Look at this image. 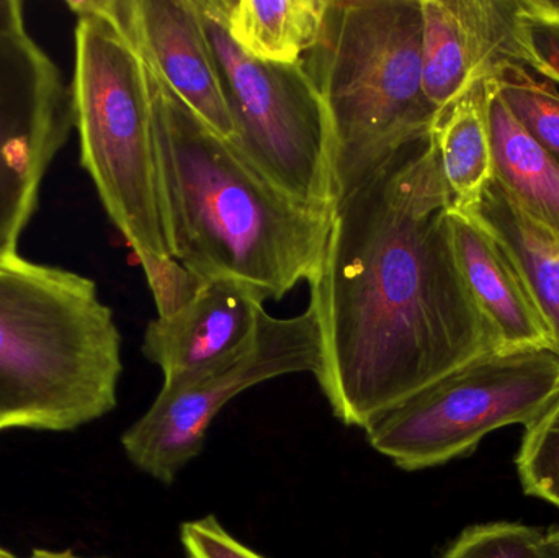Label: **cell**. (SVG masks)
I'll use <instances>...</instances> for the list:
<instances>
[{"label":"cell","mask_w":559,"mask_h":558,"mask_svg":"<svg viewBox=\"0 0 559 558\" xmlns=\"http://www.w3.org/2000/svg\"><path fill=\"white\" fill-rule=\"evenodd\" d=\"M450 209L433 130L338 199L309 307L321 330L314 379L342 425L367 429L498 351L460 272Z\"/></svg>","instance_id":"cell-1"},{"label":"cell","mask_w":559,"mask_h":558,"mask_svg":"<svg viewBox=\"0 0 559 558\" xmlns=\"http://www.w3.org/2000/svg\"><path fill=\"white\" fill-rule=\"evenodd\" d=\"M154 138L173 256L203 281L282 300L321 269L332 215L286 195L150 68Z\"/></svg>","instance_id":"cell-2"},{"label":"cell","mask_w":559,"mask_h":558,"mask_svg":"<svg viewBox=\"0 0 559 558\" xmlns=\"http://www.w3.org/2000/svg\"><path fill=\"white\" fill-rule=\"evenodd\" d=\"M121 372L120 331L92 278L0 256V432L97 422Z\"/></svg>","instance_id":"cell-3"},{"label":"cell","mask_w":559,"mask_h":558,"mask_svg":"<svg viewBox=\"0 0 559 558\" xmlns=\"http://www.w3.org/2000/svg\"><path fill=\"white\" fill-rule=\"evenodd\" d=\"M301 61L331 111L338 199L433 130L439 111L424 92L420 0H328L318 41Z\"/></svg>","instance_id":"cell-4"},{"label":"cell","mask_w":559,"mask_h":558,"mask_svg":"<svg viewBox=\"0 0 559 558\" xmlns=\"http://www.w3.org/2000/svg\"><path fill=\"white\" fill-rule=\"evenodd\" d=\"M68 7L78 16L71 95L82 167L134 254L173 256L146 61L97 0Z\"/></svg>","instance_id":"cell-5"},{"label":"cell","mask_w":559,"mask_h":558,"mask_svg":"<svg viewBox=\"0 0 559 558\" xmlns=\"http://www.w3.org/2000/svg\"><path fill=\"white\" fill-rule=\"evenodd\" d=\"M235 124L229 143L296 202L334 215L337 143L331 111L305 69L261 61L233 43L206 0H197Z\"/></svg>","instance_id":"cell-6"},{"label":"cell","mask_w":559,"mask_h":558,"mask_svg":"<svg viewBox=\"0 0 559 558\" xmlns=\"http://www.w3.org/2000/svg\"><path fill=\"white\" fill-rule=\"evenodd\" d=\"M559 393L551 351H491L437 380L364 429L373 451L406 472L472 454L496 429L528 425Z\"/></svg>","instance_id":"cell-7"},{"label":"cell","mask_w":559,"mask_h":558,"mask_svg":"<svg viewBox=\"0 0 559 558\" xmlns=\"http://www.w3.org/2000/svg\"><path fill=\"white\" fill-rule=\"evenodd\" d=\"M321 330L314 310L298 317L259 314L251 341L222 363L164 382L147 412L121 436L131 464L163 485L199 458L216 416L236 396L289 373L321 369Z\"/></svg>","instance_id":"cell-8"},{"label":"cell","mask_w":559,"mask_h":558,"mask_svg":"<svg viewBox=\"0 0 559 558\" xmlns=\"http://www.w3.org/2000/svg\"><path fill=\"white\" fill-rule=\"evenodd\" d=\"M74 128L71 84L23 29H0V256L16 254Z\"/></svg>","instance_id":"cell-9"},{"label":"cell","mask_w":559,"mask_h":558,"mask_svg":"<svg viewBox=\"0 0 559 558\" xmlns=\"http://www.w3.org/2000/svg\"><path fill=\"white\" fill-rule=\"evenodd\" d=\"M150 68L226 140L235 124L206 39L197 0H97Z\"/></svg>","instance_id":"cell-10"},{"label":"cell","mask_w":559,"mask_h":558,"mask_svg":"<svg viewBox=\"0 0 559 558\" xmlns=\"http://www.w3.org/2000/svg\"><path fill=\"white\" fill-rule=\"evenodd\" d=\"M420 5L424 92L437 111L475 82L518 62L514 0H420Z\"/></svg>","instance_id":"cell-11"},{"label":"cell","mask_w":559,"mask_h":558,"mask_svg":"<svg viewBox=\"0 0 559 558\" xmlns=\"http://www.w3.org/2000/svg\"><path fill=\"white\" fill-rule=\"evenodd\" d=\"M264 298L231 278L206 281L195 300L176 317L151 321L143 354L173 382L222 363L251 341Z\"/></svg>","instance_id":"cell-12"},{"label":"cell","mask_w":559,"mask_h":558,"mask_svg":"<svg viewBox=\"0 0 559 558\" xmlns=\"http://www.w3.org/2000/svg\"><path fill=\"white\" fill-rule=\"evenodd\" d=\"M449 222L463 281L498 351L555 353L550 328L502 242L472 213L452 206Z\"/></svg>","instance_id":"cell-13"},{"label":"cell","mask_w":559,"mask_h":558,"mask_svg":"<svg viewBox=\"0 0 559 558\" xmlns=\"http://www.w3.org/2000/svg\"><path fill=\"white\" fill-rule=\"evenodd\" d=\"M489 79L492 177L528 218L559 242V164L509 114Z\"/></svg>","instance_id":"cell-14"},{"label":"cell","mask_w":559,"mask_h":558,"mask_svg":"<svg viewBox=\"0 0 559 558\" xmlns=\"http://www.w3.org/2000/svg\"><path fill=\"white\" fill-rule=\"evenodd\" d=\"M468 213L475 215L511 256L528 294L550 328L555 354L559 357L558 239L528 218L495 177Z\"/></svg>","instance_id":"cell-15"},{"label":"cell","mask_w":559,"mask_h":558,"mask_svg":"<svg viewBox=\"0 0 559 558\" xmlns=\"http://www.w3.org/2000/svg\"><path fill=\"white\" fill-rule=\"evenodd\" d=\"M246 55L293 64L318 41L328 0H206Z\"/></svg>","instance_id":"cell-16"},{"label":"cell","mask_w":559,"mask_h":558,"mask_svg":"<svg viewBox=\"0 0 559 558\" xmlns=\"http://www.w3.org/2000/svg\"><path fill=\"white\" fill-rule=\"evenodd\" d=\"M488 79L475 82L465 94L440 110L433 124L452 206L462 212L475 209L483 190L492 179Z\"/></svg>","instance_id":"cell-17"},{"label":"cell","mask_w":559,"mask_h":558,"mask_svg":"<svg viewBox=\"0 0 559 558\" xmlns=\"http://www.w3.org/2000/svg\"><path fill=\"white\" fill-rule=\"evenodd\" d=\"M492 87L525 133L559 164V88L519 62L502 66Z\"/></svg>","instance_id":"cell-18"},{"label":"cell","mask_w":559,"mask_h":558,"mask_svg":"<svg viewBox=\"0 0 559 558\" xmlns=\"http://www.w3.org/2000/svg\"><path fill=\"white\" fill-rule=\"evenodd\" d=\"M515 464L525 494L559 508V393L525 425Z\"/></svg>","instance_id":"cell-19"},{"label":"cell","mask_w":559,"mask_h":558,"mask_svg":"<svg viewBox=\"0 0 559 558\" xmlns=\"http://www.w3.org/2000/svg\"><path fill=\"white\" fill-rule=\"evenodd\" d=\"M515 59L532 74L559 85V2L518 0Z\"/></svg>","instance_id":"cell-20"},{"label":"cell","mask_w":559,"mask_h":558,"mask_svg":"<svg viewBox=\"0 0 559 558\" xmlns=\"http://www.w3.org/2000/svg\"><path fill=\"white\" fill-rule=\"evenodd\" d=\"M544 534L521 523L478 524L463 531L440 558H548Z\"/></svg>","instance_id":"cell-21"},{"label":"cell","mask_w":559,"mask_h":558,"mask_svg":"<svg viewBox=\"0 0 559 558\" xmlns=\"http://www.w3.org/2000/svg\"><path fill=\"white\" fill-rule=\"evenodd\" d=\"M138 259L146 274L160 320L176 317L189 307L206 284L173 256L140 254Z\"/></svg>","instance_id":"cell-22"},{"label":"cell","mask_w":559,"mask_h":558,"mask_svg":"<svg viewBox=\"0 0 559 558\" xmlns=\"http://www.w3.org/2000/svg\"><path fill=\"white\" fill-rule=\"evenodd\" d=\"M180 543L187 558H267L236 539L212 514L183 523Z\"/></svg>","instance_id":"cell-23"},{"label":"cell","mask_w":559,"mask_h":558,"mask_svg":"<svg viewBox=\"0 0 559 558\" xmlns=\"http://www.w3.org/2000/svg\"><path fill=\"white\" fill-rule=\"evenodd\" d=\"M23 3L19 0H0V29H23Z\"/></svg>","instance_id":"cell-24"},{"label":"cell","mask_w":559,"mask_h":558,"mask_svg":"<svg viewBox=\"0 0 559 558\" xmlns=\"http://www.w3.org/2000/svg\"><path fill=\"white\" fill-rule=\"evenodd\" d=\"M542 547L548 558H559V526L551 527L548 533L544 534Z\"/></svg>","instance_id":"cell-25"},{"label":"cell","mask_w":559,"mask_h":558,"mask_svg":"<svg viewBox=\"0 0 559 558\" xmlns=\"http://www.w3.org/2000/svg\"><path fill=\"white\" fill-rule=\"evenodd\" d=\"M26 558H85L75 556L72 553H56V550H33Z\"/></svg>","instance_id":"cell-26"},{"label":"cell","mask_w":559,"mask_h":558,"mask_svg":"<svg viewBox=\"0 0 559 558\" xmlns=\"http://www.w3.org/2000/svg\"><path fill=\"white\" fill-rule=\"evenodd\" d=\"M0 558H16L13 556V554H10L9 550L3 549V547H0Z\"/></svg>","instance_id":"cell-27"}]
</instances>
